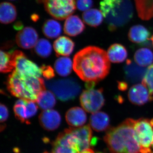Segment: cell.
I'll return each mask as SVG.
<instances>
[{"instance_id":"cell-14","label":"cell","mask_w":153,"mask_h":153,"mask_svg":"<svg viewBox=\"0 0 153 153\" xmlns=\"http://www.w3.org/2000/svg\"><path fill=\"white\" fill-rule=\"evenodd\" d=\"M52 145L53 153H80L70 141L65 130L58 134Z\"/></svg>"},{"instance_id":"cell-29","label":"cell","mask_w":153,"mask_h":153,"mask_svg":"<svg viewBox=\"0 0 153 153\" xmlns=\"http://www.w3.org/2000/svg\"><path fill=\"white\" fill-rule=\"evenodd\" d=\"M34 50L38 56L42 58H47L52 53V46L48 40L42 38L38 40Z\"/></svg>"},{"instance_id":"cell-2","label":"cell","mask_w":153,"mask_h":153,"mask_svg":"<svg viewBox=\"0 0 153 153\" xmlns=\"http://www.w3.org/2000/svg\"><path fill=\"white\" fill-rule=\"evenodd\" d=\"M135 120L129 118L108 129L104 137L110 153H141L134 129Z\"/></svg>"},{"instance_id":"cell-27","label":"cell","mask_w":153,"mask_h":153,"mask_svg":"<svg viewBox=\"0 0 153 153\" xmlns=\"http://www.w3.org/2000/svg\"><path fill=\"white\" fill-rule=\"evenodd\" d=\"M42 31L47 38L54 39L60 36L62 31V27L60 23L57 21L49 19L44 23Z\"/></svg>"},{"instance_id":"cell-31","label":"cell","mask_w":153,"mask_h":153,"mask_svg":"<svg viewBox=\"0 0 153 153\" xmlns=\"http://www.w3.org/2000/svg\"><path fill=\"white\" fill-rule=\"evenodd\" d=\"M142 83L144 85L152 97L153 95V64L148 67L145 72Z\"/></svg>"},{"instance_id":"cell-11","label":"cell","mask_w":153,"mask_h":153,"mask_svg":"<svg viewBox=\"0 0 153 153\" xmlns=\"http://www.w3.org/2000/svg\"><path fill=\"white\" fill-rule=\"evenodd\" d=\"M128 96L129 101L135 105H143L148 102L153 100V97L151 96L148 88L142 83L131 86Z\"/></svg>"},{"instance_id":"cell-15","label":"cell","mask_w":153,"mask_h":153,"mask_svg":"<svg viewBox=\"0 0 153 153\" xmlns=\"http://www.w3.org/2000/svg\"><path fill=\"white\" fill-rule=\"evenodd\" d=\"M73 134L79 141L80 152L83 150L89 148L91 144L92 131L90 126L86 125L77 128H69Z\"/></svg>"},{"instance_id":"cell-30","label":"cell","mask_w":153,"mask_h":153,"mask_svg":"<svg viewBox=\"0 0 153 153\" xmlns=\"http://www.w3.org/2000/svg\"><path fill=\"white\" fill-rule=\"evenodd\" d=\"M13 52L1 51L0 71L4 73H8L13 70L14 66L12 57Z\"/></svg>"},{"instance_id":"cell-12","label":"cell","mask_w":153,"mask_h":153,"mask_svg":"<svg viewBox=\"0 0 153 153\" xmlns=\"http://www.w3.org/2000/svg\"><path fill=\"white\" fill-rule=\"evenodd\" d=\"M38 34L32 27H26L17 33L16 41L17 45L24 49L35 47L38 41Z\"/></svg>"},{"instance_id":"cell-20","label":"cell","mask_w":153,"mask_h":153,"mask_svg":"<svg viewBox=\"0 0 153 153\" xmlns=\"http://www.w3.org/2000/svg\"><path fill=\"white\" fill-rule=\"evenodd\" d=\"M89 122L91 126L94 130L102 131L108 128L110 119L108 115L105 113L97 111L91 115Z\"/></svg>"},{"instance_id":"cell-3","label":"cell","mask_w":153,"mask_h":153,"mask_svg":"<svg viewBox=\"0 0 153 153\" xmlns=\"http://www.w3.org/2000/svg\"><path fill=\"white\" fill-rule=\"evenodd\" d=\"M7 87L14 96L35 102L40 94L46 90L42 78L24 75L15 70L8 77Z\"/></svg>"},{"instance_id":"cell-16","label":"cell","mask_w":153,"mask_h":153,"mask_svg":"<svg viewBox=\"0 0 153 153\" xmlns=\"http://www.w3.org/2000/svg\"><path fill=\"white\" fill-rule=\"evenodd\" d=\"M66 119L69 126L74 128L79 127L85 123L87 116L84 110L79 107H74L67 111Z\"/></svg>"},{"instance_id":"cell-21","label":"cell","mask_w":153,"mask_h":153,"mask_svg":"<svg viewBox=\"0 0 153 153\" xmlns=\"http://www.w3.org/2000/svg\"><path fill=\"white\" fill-rule=\"evenodd\" d=\"M108 57L110 62L113 63L123 62L128 57V52L126 47L122 44H112L108 49Z\"/></svg>"},{"instance_id":"cell-7","label":"cell","mask_w":153,"mask_h":153,"mask_svg":"<svg viewBox=\"0 0 153 153\" xmlns=\"http://www.w3.org/2000/svg\"><path fill=\"white\" fill-rule=\"evenodd\" d=\"M45 10L55 19H66L76 10L75 0H43Z\"/></svg>"},{"instance_id":"cell-33","label":"cell","mask_w":153,"mask_h":153,"mask_svg":"<svg viewBox=\"0 0 153 153\" xmlns=\"http://www.w3.org/2000/svg\"><path fill=\"white\" fill-rule=\"evenodd\" d=\"M42 75L44 78L47 79H50L55 76L54 69L50 66L43 65L41 67Z\"/></svg>"},{"instance_id":"cell-18","label":"cell","mask_w":153,"mask_h":153,"mask_svg":"<svg viewBox=\"0 0 153 153\" xmlns=\"http://www.w3.org/2000/svg\"><path fill=\"white\" fill-rule=\"evenodd\" d=\"M150 33L144 26L136 25L129 30L128 38L130 41L135 44L145 43L150 40Z\"/></svg>"},{"instance_id":"cell-34","label":"cell","mask_w":153,"mask_h":153,"mask_svg":"<svg viewBox=\"0 0 153 153\" xmlns=\"http://www.w3.org/2000/svg\"><path fill=\"white\" fill-rule=\"evenodd\" d=\"M0 110H1V123L7 120L9 117V111L5 105L1 103L0 105Z\"/></svg>"},{"instance_id":"cell-17","label":"cell","mask_w":153,"mask_h":153,"mask_svg":"<svg viewBox=\"0 0 153 153\" xmlns=\"http://www.w3.org/2000/svg\"><path fill=\"white\" fill-rule=\"evenodd\" d=\"M85 27L79 17L71 16L66 19L64 25V32L70 36H76L82 33Z\"/></svg>"},{"instance_id":"cell-9","label":"cell","mask_w":153,"mask_h":153,"mask_svg":"<svg viewBox=\"0 0 153 153\" xmlns=\"http://www.w3.org/2000/svg\"><path fill=\"white\" fill-rule=\"evenodd\" d=\"M14 70L24 75L40 77L42 75L41 68L27 58L24 53L16 50L12 54Z\"/></svg>"},{"instance_id":"cell-6","label":"cell","mask_w":153,"mask_h":153,"mask_svg":"<svg viewBox=\"0 0 153 153\" xmlns=\"http://www.w3.org/2000/svg\"><path fill=\"white\" fill-rule=\"evenodd\" d=\"M134 129L140 148L141 153H152L153 119L135 120Z\"/></svg>"},{"instance_id":"cell-19","label":"cell","mask_w":153,"mask_h":153,"mask_svg":"<svg viewBox=\"0 0 153 153\" xmlns=\"http://www.w3.org/2000/svg\"><path fill=\"white\" fill-rule=\"evenodd\" d=\"M74 47V42L66 36L59 37L53 44V48L57 56H69L73 52Z\"/></svg>"},{"instance_id":"cell-37","label":"cell","mask_w":153,"mask_h":153,"mask_svg":"<svg viewBox=\"0 0 153 153\" xmlns=\"http://www.w3.org/2000/svg\"><path fill=\"white\" fill-rule=\"evenodd\" d=\"M23 26V25L21 24V22H17L14 25V27L16 30H20V31H21V30H22V27Z\"/></svg>"},{"instance_id":"cell-36","label":"cell","mask_w":153,"mask_h":153,"mask_svg":"<svg viewBox=\"0 0 153 153\" xmlns=\"http://www.w3.org/2000/svg\"><path fill=\"white\" fill-rule=\"evenodd\" d=\"M128 85L126 82H118V88L120 90L124 91L127 88Z\"/></svg>"},{"instance_id":"cell-41","label":"cell","mask_w":153,"mask_h":153,"mask_svg":"<svg viewBox=\"0 0 153 153\" xmlns=\"http://www.w3.org/2000/svg\"><path fill=\"white\" fill-rule=\"evenodd\" d=\"M96 153H102V152H97Z\"/></svg>"},{"instance_id":"cell-23","label":"cell","mask_w":153,"mask_h":153,"mask_svg":"<svg viewBox=\"0 0 153 153\" xmlns=\"http://www.w3.org/2000/svg\"><path fill=\"white\" fill-rule=\"evenodd\" d=\"M17 17L16 7L10 3L4 2L0 6V22L7 25L13 22Z\"/></svg>"},{"instance_id":"cell-38","label":"cell","mask_w":153,"mask_h":153,"mask_svg":"<svg viewBox=\"0 0 153 153\" xmlns=\"http://www.w3.org/2000/svg\"><path fill=\"white\" fill-rule=\"evenodd\" d=\"M80 153H95L94 152L93 150L91 149H86L83 150Z\"/></svg>"},{"instance_id":"cell-13","label":"cell","mask_w":153,"mask_h":153,"mask_svg":"<svg viewBox=\"0 0 153 153\" xmlns=\"http://www.w3.org/2000/svg\"><path fill=\"white\" fill-rule=\"evenodd\" d=\"M41 126L47 131H54L58 128L61 122V117L59 113L53 109L44 110L39 116Z\"/></svg>"},{"instance_id":"cell-22","label":"cell","mask_w":153,"mask_h":153,"mask_svg":"<svg viewBox=\"0 0 153 153\" xmlns=\"http://www.w3.org/2000/svg\"><path fill=\"white\" fill-rule=\"evenodd\" d=\"M138 16L143 20L153 18V0H134Z\"/></svg>"},{"instance_id":"cell-26","label":"cell","mask_w":153,"mask_h":153,"mask_svg":"<svg viewBox=\"0 0 153 153\" xmlns=\"http://www.w3.org/2000/svg\"><path fill=\"white\" fill-rule=\"evenodd\" d=\"M56 102L54 94L46 90L40 94L36 101L39 108L44 110L52 109L55 106Z\"/></svg>"},{"instance_id":"cell-5","label":"cell","mask_w":153,"mask_h":153,"mask_svg":"<svg viewBox=\"0 0 153 153\" xmlns=\"http://www.w3.org/2000/svg\"><path fill=\"white\" fill-rule=\"evenodd\" d=\"M46 85L62 101L74 99L81 91L79 83L72 78L47 81Z\"/></svg>"},{"instance_id":"cell-1","label":"cell","mask_w":153,"mask_h":153,"mask_svg":"<svg viewBox=\"0 0 153 153\" xmlns=\"http://www.w3.org/2000/svg\"><path fill=\"white\" fill-rule=\"evenodd\" d=\"M110 61L107 52L95 46H88L77 52L73 58V69L82 80L101 81L109 74Z\"/></svg>"},{"instance_id":"cell-10","label":"cell","mask_w":153,"mask_h":153,"mask_svg":"<svg viewBox=\"0 0 153 153\" xmlns=\"http://www.w3.org/2000/svg\"><path fill=\"white\" fill-rule=\"evenodd\" d=\"M38 108L35 102L20 99L15 103L13 110L17 119L22 123L29 124L28 120L36 114Z\"/></svg>"},{"instance_id":"cell-39","label":"cell","mask_w":153,"mask_h":153,"mask_svg":"<svg viewBox=\"0 0 153 153\" xmlns=\"http://www.w3.org/2000/svg\"><path fill=\"white\" fill-rule=\"evenodd\" d=\"M150 40L151 41H152V44L153 47V34L152 36V37L150 38Z\"/></svg>"},{"instance_id":"cell-24","label":"cell","mask_w":153,"mask_h":153,"mask_svg":"<svg viewBox=\"0 0 153 153\" xmlns=\"http://www.w3.org/2000/svg\"><path fill=\"white\" fill-rule=\"evenodd\" d=\"M82 18L83 22L86 25L97 27L102 23L104 17L101 11L96 9H91L83 13Z\"/></svg>"},{"instance_id":"cell-28","label":"cell","mask_w":153,"mask_h":153,"mask_svg":"<svg viewBox=\"0 0 153 153\" xmlns=\"http://www.w3.org/2000/svg\"><path fill=\"white\" fill-rule=\"evenodd\" d=\"M54 68L57 74L60 76H67L71 74L73 68V63L68 57H60L55 61Z\"/></svg>"},{"instance_id":"cell-40","label":"cell","mask_w":153,"mask_h":153,"mask_svg":"<svg viewBox=\"0 0 153 153\" xmlns=\"http://www.w3.org/2000/svg\"><path fill=\"white\" fill-rule=\"evenodd\" d=\"M44 153H49V152H44Z\"/></svg>"},{"instance_id":"cell-4","label":"cell","mask_w":153,"mask_h":153,"mask_svg":"<svg viewBox=\"0 0 153 153\" xmlns=\"http://www.w3.org/2000/svg\"><path fill=\"white\" fill-rule=\"evenodd\" d=\"M100 9L110 31L125 25L133 16L131 0H102Z\"/></svg>"},{"instance_id":"cell-25","label":"cell","mask_w":153,"mask_h":153,"mask_svg":"<svg viewBox=\"0 0 153 153\" xmlns=\"http://www.w3.org/2000/svg\"><path fill=\"white\" fill-rule=\"evenodd\" d=\"M134 60L137 65L141 67L150 66L153 62V52L149 48H140L135 53Z\"/></svg>"},{"instance_id":"cell-8","label":"cell","mask_w":153,"mask_h":153,"mask_svg":"<svg viewBox=\"0 0 153 153\" xmlns=\"http://www.w3.org/2000/svg\"><path fill=\"white\" fill-rule=\"evenodd\" d=\"M103 89H88L82 91L80 96V102L84 110L94 113L97 112L105 104Z\"/></svg>"},{"instance_id":"cell-35","label":"cell","mask_w":153,"mask_h":153,"mask_svg":"<svg viewBox=\"0 0 153 153\" xmlns=\"http://www.w3.org/2000/svg\"><path fill=\"white\" fill-rule=\"evenodd\" d=\"M96 82L94 81H87L85 83V87L86 89H94L96 85Z\"/></svg>"},{"instance_id":"cell-32","label":"cell","mask_w":153,"mask_h":153,"mask_svg":"<svg viewBox=\"0 0 153 153\" xmlns=\"http://www.w3.org/2000/svg\"><path fill=\"white\" fill-rule=\"evenodd\" d=\"M76 7L79 10L86 11L90 10L93 5L92 0H76Z\"/></svg>"}]
</instances>
